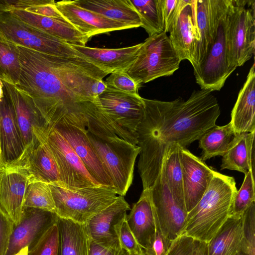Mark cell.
I'll list each match as a JSON object with an SVG mask.
<instances>
[{
	"mask_svg": "<svg viewBox=\"0 0 255 255\" xmlns=\"http://www.w3.org/2000/svg\"><path fill=\"white\" fill-rule=\"evenodd\" d=\"M90 142L120 196H124L132 184L140 147L118 136L100 138L87 131Z\"/></svg>",
	"mask_w": 255,
	"mask_h": 255,
	"instance_id": "obj_6",
	"label": "cell"
},
{
	"mask_svg": "<svg viewBox=\"0 0 255 255\" xmlns=\"http://www.w3.org/2000/svg\"><path fill=\"white\" fill-rule=\"evenodd\" d=\"M196 27L199 37L190 63L196 69L205 58L213 41L214 26L210 0H194Z\"/></svg>",
	"mask_w": 255,
	"mask_h": 255,
	"instance_id": "obj_27",
	"label": "cell"
},
{
	"mask_svg": "<svg viewBox=\"0 0 255 255\" xmlns=\"http://www.w3.org/2000/svg\"><path fill=\"white\" fill-rule=\"evenodd\" d=\"M195 245V240L181 235L172 242L166 255H192Z\"/></svg>",
	"mask_w": 255,
	"mask_h": 255,
	"instance_id": "obj_44",
	"label": "cell"
},
{
	"mask_svg": "<svg viewBox=\"0 0 255 255\" xmlns=\"http://www.w3.org/2000/svg\"><path fill=\"white\" fill-rule=\"evenodd\" d=\"M169 38L180 60L190 62L198 35L194 0H189L169 31Z\"/></svg>",
	"mask_w": 255,
	"mask_h": 255,
	"instance_id": "obj_22",
	"label": "cell"
},
{
	"mask_svg": "<svg viewBox=\"0 0 255 255\" xmlns=\"http://www.w3.org/2000/svg\"><path fill=\"white\" fill-rule=\"evenodd\" d=\"M128 227L145 255L150 251L155 233V212L150 189L143 190L127 216Z\"/></svg>",
	"mask_w": 255,
	"mask_h": 255,
	"instance_id": "obj_19",
	"label": "cell"
},
{
	"mask_svg": "<svg viewBox=\"0 0 255 255\" xmlns=\"http://www.w3.org/2000/svg\"><path fill=\"white\" fill-rule=\"evenodd\" d=\"M255 203L254 173L249 171L245 175L243 183L236 192L232 202L230 216L241 217Z\"/></svg>",
	"mask_w": 255,
	"mask_h": 255,
	"instance_id": "obj_37",
	"label": "cell"
},
{
	"mask_svg": "<svg viewBox=\"0 0 255 255\" xmlns=\"http://www.w3.org/2000/svg\"><path fill=\"white\" fill-rule=\"evenodd\" d=\"M105 82L108 89L133 95H139L138 89L141 87L123 71L111 73Z\"/></svg>",
	"mask_w": 255,
	"mask_h": 255,
	"instance_id": "obj_40",
	"label": "cell"
},
{
	"mask_svg": "<svg viewBox=\"0 0 255 255\" xmlns=\"http://www.w3.org/2000/svg\"><path fill=\"white\" fill-rule=\"evenodd\" d=\"M4 96L13 110L23 146L33 137L32 127L38 124L45 125L37 113L31 100L14 85L2 82ZM46 126V125H45Z\"/></svg>",
	"mask_w": 255,
	"mask_h": 255,
	"instance_id": "obj_23",
	"label": "cell"
},
{
	"mask_svg": "<svg viewBox=\"0 0 255 255\" xmlns=\"http://www.w3.org/2000/svg\"><path fill=\"white\" fill-rule=\"evenodd\" d=\"M13 227L12 222L0 210V255H5Z\"/></svg>",
	"mask_w": 255,
	"mask_h": 255,
	"instance_id": "obj_45",
	"label": "cell"
},
{
	"mask_svg": "<svg viewBox=\"0 0 255 255\" xmlns=\"http://www.w3.org/2000/svg\"><path fill=\"white\" fill-rule=\"evenodd\" d=\"M185 205L189 212L200 200L216 171L186 147L179 146Z\"/></svg>",
	"mask_w": 255,
	"mask_h": 255,
	"instance_id": "obj_14",
	"label": "cell"
},
{
	"mask_svg": "<svg viewBox=\"0 0 255 255\" xmlns=\"http://www.w3.org/2000/svg\"><path fill=\"white\" fill-rule=\"evenodd\" d=\"M0 38L47 54L83 57L69 43L22 21L8 11L0 12Z\"/></svg>",
	"mask_w": 255,
	"mask_h": 255,
	"instance_id": "obj_9",
	"label": "cell"
},
{
	"mask_svg": "<svg viewBox=\"0 0 255 255\" xmlns=\"http://www.w3.org/2000/svg\"><path fill=\"white\" fill-rule=\"evenodd\" d=\"M3 97L4 92L3 89V83L0 80V101H1Z\"/></svg>",
	"mask_w": 255,
	"mask_h": 255,
	"instance_id": "obj_50",
	"label": "cell"
},
{
	"mask_svg": "<svg viewBox=\"0 0 255 255\" xmlns=\"http://www.w3.org/2000/svg\"><path fill=\"white\" fill-rule=\"evenodd\" d=\"M255 132L237 134L228 150L222 156L221 169L255 174Z\"/></svg>",
	"mask_w": 255,
	"mask_h": 255,
	"instance_id": "obj_28",
	"label": "cell"
},
{
	"mask_svg": "<svg viewBox=\"0 0 255 255\" xmlns=\"http://www.w3.org/2000/svg\"><path fill=\"white\" fill-rule=\"evenodd\" d=\"M149 36L164 31L161 0H130Z\"/></svg>",
	"mask_w": 255,
	"mask_h": 255,
	"instance_id": "obj_34",
	"label": "cell"
},
{
	"mask_svg": "<svg viewBox=\"0 0 255 255\" xmlns=\"http://www.w3.org/2000/svg\"><path fill=\"white\" fill-rule=\"evenodd\" d=\"M237 134L230 123L210 128L198 140L199 147L202 149L201 158L205 161L216 156H223L232 145Z\"/></svg>",
	"mask_w": 255,
	"mask_h": 255,
	"instance_id": "obj_32",
	"label": "cell"
},
{
	"mask_svg": "<svg viewBox=\"0 0 255 255\" xmlns=\"http://www.w3.org/2000/svg\"><path fill=\"white\" fill-rule=\"evenodd\" d=\"M161 170L172 195L179 201L185 204L182 169L180 158L179 145L177 144H171L166 150Z\"/></svg>",
	"mask_w": 255,
	"mask_h": 255,
	"instance_id": "obj_33",
	"label": "cell"
},
{
	"mask_svg": "<svg viewBox=\"0 0 255 255\" xmlns=\"http://www.w3.org/2000/svg\"><path fill=\"white\" fill-rule=\"evenodd\" d=\"M5 11H8L22 21L69 44L86 46L90 39L65 21L21 9H11Z\"/></svg>",
	"mask_w": 255,
	"mask_h": 255,
	"instance_id": "obj_24",
	"label": "cell"
},
{
	"mask_svg": "<svg viewBox=\"0 0 255 255\" xmlns=\"http://www.w3.org/2000/svg\"><path fill=\"white\" fill-rule=\"evenodd\" d=\"M0 146L4 162L16 159L24 148L13 110L4 94L0 101Z\"/></svg>",
	"mask_w": 255,
	"mask_h": 255,
	"instance_id": "obj_29",
	"label": "cell"
},
{
	"mask_svg": "<svg viewBox=\"0 0 255 255\" xmlns=\"http://www.w3.org/2000/svg\"><path fill=\"white\" fill-rule=\"evenodd\" d=\"M78 6L132 28L141 27L139 16L130 0H77Z\"/></svg>",
	"mask_w": 255,
	"mask_h": 255,
	"instance_id": "obj_26",
	"label": "cell"
},
{
	"mask_svg": "<svg viewBox=\"0 0 255 255\" xmlns=\"http://www.w3.org/2000/svg\"><path fill=\"white\" fill-rule=\"evenodd\" d=\"M23 207L56 213L55 203L49 184L31 177L26 189Z\"/></svg>",
	"mask_w": 255,
	"mask_h": 255,
	"instance_id": "obj_36",
	"label": "cell"
},
{
	"mask_svg": "<svg viewBox=\"0 0 255 255\" xmlns=\"http://www.w3.org/2000/svg\"><path fill=\"white\" fill-rule=\"evenodd\" d=\"M243 237L241 252L243 255H255V203L244 213Z\"/></svg>",
	"mask_w": 255,
	"mask_h": 255,
	"instance_id": "obj_39",
	"label": "cell"
},
{
	"mask_svg": "<svg viewBox=\"0 0 255 255\" xmlns=\"http://www.w3.org/2000/svg\"><path fill=\"white\" fill-rule=\"evenodd\" d=\"M20 70L17 45L0 38V80L15 86L18 81Z\"/></svg>",
	"mask_w": 255,
	"mask_h": 255,
	"instance_id": "obj_35",
	"label": "cell"
},
{
	"mask_svg": "<svg viewBox=\"0 0 255 255\" xmlns=\"http://www.w3.org/2000/svg\"><path fill=\"white\" fill-rule=\"evenodd\" d=\"M144 112L136 129L140 147L137 168L143 190L150 189L159 176L165 153L173 143L186 147L216 125L221 111L212 91H194L187 101L143 99Z\"/></svg>",
	"mask_w": 255,
	"mask_h": 255,
	"instance_id": "obj_2",
	"label": "cell"
},
{
	"mask_svg": "<svg viewBox=\"0 0 255 255\" xmlns=\"http://www.w3.org/2000/svg\"><path fill=\"white\" fill-rule=\"evenodd\" d=\"M54 127L68 141L95 181L100 185L114 188L111 179L90 142L87 130L66 125Z\"/></svg>",
	"mask_w": 255,
	"mask_h": 255,
	"instance_id": "obj_18",
	"label": "cell"
},
{
	"mask_svg": "<svg viewBox=\"0 0 255 255\" xmlns=\"http://www.w3.org/2000/svg\"><path fill=\"white\" fill-rule=\"evenodd\" d=\"M181 62L166 33L148 36L141 43L137 56L127 71L135 82L142 84L172 75Z\"/></svg>",
	"mask_w": 255,
	"mask_h": 255,
	"instance_id": "obj_7",
	"label": "cell"
},
{
	"mask_svg": "<svg viewBox=\"0 0 255 255\" xmlns=\"http://www.w3.org/2000/svg\"><path fill=\"white\" fill-rule=\"evenodd\" d=\"M243 216H230L207 243L208 255H236L241 252L243 237Z\"/></svg>",
	"mask_w": 255,
	"mask_h": 255,
	"instance_id": "obj_30",
	"label": "cell"
},
{
	"mask_svg": "<svg viewBox=\"0 0 255 255\" xmlns=\"http://www.w3.org/2000/svg\"><path fill=\"white\" fill-rule=\"evenodd\" d=\"M45 126L34 124L32 127L33 137L31 141L25 146L29 171L34 180L49 184L58 185L60 184L59 171L53 154L45 140L43 132Z\"/></svg>",
	"mask_w": 255,
	"mask_h": 255,
	"instance_id": "obj_17",
	"label": "cell"
},
{
	"mask_svg": "<svg viewBox=\"0 0 255 255\" xmlns=\"http://www.w3.org/2000/svg\"><path fill=\"white\" fill-rule=\"evenodd\" d=\"M88 255H127L119 240L109 243H98L89 239Z\"/></svg>",
	"mask_w": 255,
	"mask_h": 255,
	"instance_id": "obj_43",
	"label": "cell"
},
{
	"mask_svg": "<svg viewBox=\"0 0 255 255\" xmlns=\"http://www.w3.org/2000/svg\"><path fill=\"white\" fill-rule=\"evenodd\" d=\"M58 248L59 230L56 223L29 249L28 255H58Z\"/></svg>",
	"mask_w": 255,
	"mask_h": 255,
	"instance_id": "obj_38",
	"label": "cell"
},
{
	"mask_svg": "<svg viewBox=\"0 0 255 255\" xmlns=\"http://www.w3.org/2000/svg\"><path fill=\"white\" fill-rule=\"evenodd\" d=\"M29 248L25 247L20 249L18 252L13 255H28Z\"/></svg>",
	"mask_w": 255,
	"mask_h": 255,
	"instance_id": "obj_49",
	"label": "cell"
},
{
	"mask_svg": "<svg viewBox=\"0 0 255 255\" xmlns=\"http://www.w3.org/2000/svg\"><path fill=\"white\" fill-rule=\"evenodd\" d=\"M189 0H161L162 16L165 33L169 32L181 11Z\"/></svg>",
	"mask_w": 255,
	"mask_h": 255,
	"instance_id": "obj_42",
	"label": "cell"
},
{
	"mask_svg": "<svg viewBox=\"0 0 255 255\" xmlns=\"http://www.w3.org/2000/svg\"><path fill=\"white\" fill-rule=\"evenodd\" d=\"M55 5L67 22L89 38L97 34L132 28L130 26L81 7L73 0L55 2Z\"/></svg>",
	"mask_w": 255,
	"mask_h": 255,
	"instance_id": "obj_16",
	"label": "cell"
},
{
	"mask_svg": "<svg viewBox=\"0 0 255 255\" xmlns=\"http://www.w3.org/2000/svg\"><path fill=\"white\" fill-rule=\"evenodd\" d=\"M58 255H88L89 238L84 224L58 217Z\"/></svg>",
	"mask_w": 255,
	"mask_h": 255,
	"instance_id": "obj_31",
	"label": "cell"
},
{
	"mask_svg": "<svg viewBox=\"0 0 255 255\" xmlns=\"http://www.w3.org/2000/svg\"><path fill=\"white\" fill-rule=\"evenodd\" d=\"M227 39L229 61L235 70L255 54V1L231 0Z\"/></svg>",
	"mask_w": 255,
	"mask_h": 255,
	"instance_id": "obj_8",
	"label": "cell"
},
{
	"mask_svg": "<svg viewBox=\"0 0 255 255\" xmlns=\"http://www.w3.org/2000/svg\"><path fill=\"white\" fill-rule=\"evenodd\" d=\"M107 89V86L103 79L96 81L92 86L91 93L94 98H97Z\"/></svg>",
	"mask_w": 255,
	"mask_h": 255,
	"instance_id": "obj_46",
	"label": "cell"
},
{
	"mask_svg": "<svg viewBox=\"0 0 255 255\" xmlns=\"http://www.w3.org/2000/svg\"><path fill=\"white\" fill-rule=\"evenodd\" d=\"M192 255H208L207 243L195 240V245Z\"/></svg>",
	"mask_w": 255,
	"mask_h": 255,
	"instance_id": "obj_47",
	"label": "cell"
},
{
	"mask_svg": "<svg viewBox=\"0 0 255 255\" xmlns=\"http://www.w3.org/2000/svg\"><path fill=\"white\" fill-rule=\"evenodd\" d=\"M143 98L107 88L98 97L102 111L115 133L133 145H137L136 129L144 112Z\"/></svg>",
	"mask_w": 255,
	"mask_h": 255,
	"instance_id": "obj_10",
	"label": "cell"
},
{
	"mask_svg": "<svg viewBox=\"0 0 255 255\" xmlns=\"http://www.w3.org/2000/svg\"><path fill=\"white\" fill-rule=\"evenodd\" d=\"M55 213L35 208H24L20 223L14 226L5 255H13L20 249L34 245L43 234L56 224Z\"/></svg>",
	"mask_w": 255,
	"mask_h": 255,
	"instance_id": "obj_15",
	"label": "cell"
},
{
	"mask_svg": "<svg viewBox=\"0 0 255 255\" xmlns=\"http://www.w3.org/2000/svg\"><path fill=\"white\" fill-rule=\"evenodd\" d=\"M214 34L212 44L203 61L194 70L201 89L220 91L235 71L228 58L227 29L231 0H210Z\"/></svg>",
	"mask_w": 255,
	"mask_h": 255,
	"instance_id": "obj_4",
	"label": "cell"
},
{
	"mask_svg": "<svg viewBox=\"0 0 255 255\" xmlns=\"http://www.w3.org/2000/svg\"><path fill=\"white\" fill-rule=\"evenodd\" d=\"M236 255H243L241 252L239 253Z\"/></svg>",
	"mask_w": 255,
	"mask_h": 255,
	"instance_id": "obj_52",
	"label": "cell"
},
{
	"mask_svg": "<svg viewBox=\"0 0 255 255\" xmlns=\"http://www.w3.org/2000/svg\"><path fill=\"white\" fill-rule=\"evenodd\" d=\"M31 177L25 147L18 157L0 167V210L14 226L21 221L25 193Z\"/></svg>",
	"mask_w": 255,
	"mask_h": 255,
	"instance_id": "obj_11",
	"label": "cell"
},
{
	"mask_svg": "<svg viewBox=\"0 0 255 255\" xmlns=\"http://www.w3.org/2000/svg\"><path fill=\"white\" fill-rule=\"evenodd\" d=\"M8 5V0H0V12L6 11Z\"/></svg>",
	"mask_w": 255,
	"mask_h": 255,
	"instance_id": "obj_48",
	"label": "cell"
},
{
	"mask_svg": "<svg viewBox=\"0 0 255 255\" xmlns=\"http://www.w3.org/2000/svg\"><path fill=\"white\" fill-rule=\"evenodd\" d=\"M130 206L124 196L116 200L93 216L85 226L89 239L98 243H109L118 240L116 226L127 216Z\"/></svg>",
	"mask_w": 255,
	"mask_h": 255,
	"instance_id": "obj_20",
	"label": "cell"
},
{
	"mask_svg": "<svg viewBox=\"0 0 255 255\" xmlns=\"http://www.w3.org/2000/svg\"><path fill=\"white\" fill-rule=\"evenodd\" d=\"M4 162L0 146V167L4 164Z\"/></svg>",
	"mask_w": 255,
	"mask_h": 255,
	"instance_id": "obj_51",
	"label": "cell"
},
{
	"mask_svg": "<svg viewBox=\"0 0 255 255\" xmlns=\"http://www.w3.org/2000/svg\"><path fill=\"white\" fill-rule=\"evenodd\" d=\"M17 46L20 70L15 86L29 98L44 124L87 130L88 119L99 107L92 86L110 73L81 57H60Z\"/></svg>",
	"mask_w": 255,
	"mask_h": 255,
	"instance_id": "obj_1",
	"label": "cell"
},
{
	"mask_svg": "<svg viewBox=\"0 0 255 255\" xmlns=\"http://www.w3.org/2000/svg\"><path fill=\"white\" fill-rule=\"evenodd\" d=\"M127 216L115 227L120 246L127 255H145L128 227Z\"/></svg>",
	"mask_w": 255,
	"mask_h": 255,
	"instance_id": "obj_41",
	"label": "cell"
},
{
	"mask_svg": "<svg viewBox=\"0 0 255 255\" xmlns=\"http://www.w3.org/2000/svg\"><path fill=\"white\" fill-rule=\"evenodd\" d=\"M237 191L233 177L216 171L200 200L187 213L182 235L208 243L230 217Z\"/></svg>",
	"mask_w": 255,
	"mask_h": 255,
	"instance_id": "obj_3",
	"label": "cell"
},
{
	"mask_svg": "<svg viewBox=\"0 0 255 255\" xmlns=\"http://www.w3.org/2000/svg\"><path fill=\"white\" fill-rule=\"evenodd\" d=\"M150 190L160 229L166 238L172 242L182 235L187 214L185 204L172 195L162 170Z\"/></svg>",
	"mask_w": 255,
	"mask_h": 255,
	"instance_id": "obj_13",
	"label": "cell"
},
{
	"mask_svg": "<svg viewBox=\"0 0 255 255\" xmlns=\"http://www.w3.org/2000/svg\"><path fill=\"white\" fill-rule=\"evenodd\" d=\"M58 217L85 224L117 198L113 188L104 186L66 188L49 184Z\"/></svg>",
	"mask_w": 255,
	"mask_h": 255,
	"instance_id": "obj_5",
	"label": "cell"
},
{
	"mask_svg": "<svg viewBox=\"0 0 255 255\" xmlns=\"http://www.w3.org/2000/svg\"><path fill=\"white\" fill-rule=\"evenodd\" d=\"M43 132L58 167V185L66 188L101 186L90 175L69 143L54 127L45 126Z\"/></svg>",
	"mask_w": 255,
	"mask_h": 255,
	"instance_id": "obj_12",
	"label": "cell"
},
{
	"mask_svg": "<svg viewBox=\"0 0 255 255\" xmlns=\"http://www.w3.org/2000/svg\"><path fill=\"white\" fill-rule=\"evenodd\" d=\"M84 58L110 74L126 71L135 59L141 43L119 48H100L70 44Z\"/></svg>",
	"mask_w": 255,
	"mask_h": 255,
	"instance_id": "obj_21",
	"label": "cell"
},
{
	"mask_svg": "<svg viewBox=\"0 0 255 255\" xmlns=\"http://www.w3.org/2000/svg\"><path fill=\"white\" fill-rule=\"evenodd\" d=\"M230 123L237 134L255 132V65L251 67L231 112Z\"/></svg>",
	"mask_w": 255,
	"mask_h": 255,
	"instance_id": "obj_25",
	"label": "cell"
}]
</instances>
